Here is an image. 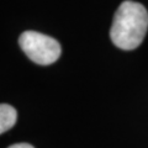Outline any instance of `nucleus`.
<instances>
[{"instance_id": "2", "label": "nucleus", "mask_w": 148, "mask_h": 148, "mask_svg": "<svg viewBox=\"0 0 148 148\" xmlns=\"http://www.w3.org/2000/svg\"><path fill=\"white\" fill-rule=\"evenodd\" d=\"M18 45L32 62L49 66L61 57V45L57 40L36 31H26L18 37Z\"/></svg>"}, {"instance_id": "3", "label": "nucleus", "mask_w": 148, "mask_h": 148, "mask_svg": "<svg viewBox=\"0 0 148 148\" xmlns=\"http://www.w3.org/2000/svg\"><path fill=\"white\" fill-rule=\"evenodd\" d=\"M17 112L9 104H0V135L12 128L16 123Z\"/></svg>"}, {"instance_id": "1", "label": "nucleus", "mask_w": 148, "mask_h": 148, "mask_svg": "<svg viewBox=\"0 0 148 148\" xmlns=\"http://www.w3.org/2000/svg\"><path fill=\"white\" fill-rule=\"evenodd\" d=\"M148 30V11L140 3L126 0L114 16L110 37L116 47L131 51L145 40Z\"/></svg>"}, {"instance_id": "4", "label": "nucleus", "mask_w": 148, "mask_h": 148, "mask_svg": "<svg viewBox=\"0 0 148 148\" xmlns=\"http://www.w3.org/2000/svg\"><path fill=\"white\" fill-rule=\"evenodd\" d=\"M9 148H35V147L31 146L30 143H16V145H12Z\"/></svg>"}]
</instances>
